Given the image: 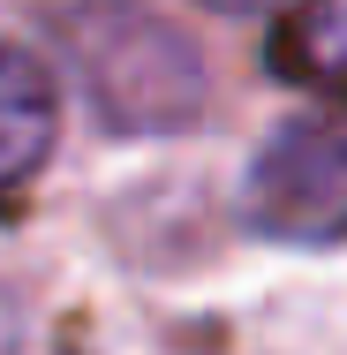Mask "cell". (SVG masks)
<instances>
[{
	"instance_id": "obj_4",
	"label": "cell",
	"mask_w": 347,
	"mask_h": 355,
	"mask_svg": "<svg viewBox=\"0 0 347 355\" xmlns=\"http://www.w3.org/2000/svg\"><path fill=\"white\" fill-rule=\"evenodd\" d=\"M265 69L294 91L347 106V0H317V8L279 15L265 31Z\"/></svg>"
},
{
	"instance_id": "obj_2",
	"label": "cell",
	"mask_w": 347,
	"mask_h": 355,
	"mask_svg": "<svg viewBox=\"0 0 347 355\" xmlns=\"http://www.w3.org/2000/svg\"><path fill=\"white\" fill-rule=\"evenodd\" d=\"M242 227L279 250L347 242V114H294L242 166Z\"/></svg>"
},
{
	"instance_id": "obj_5",
	"label": "cell",
	"mask_w": 347,
	"mask_h": 355,
	"mask_svg": "<svg viewBox=\"0 0 347 355\" xmlns=\"http://www.w3.org/2000/svg\"><path fill=\"white\" fill-rule=\"evenodd\" d=\"M0 355H15V302H8V287H0Z\"/></svg>"
},
{
	"instance_id": "obj_1",
	"label": "cell",
	"mask_w": 347,
	"mask_h": 355,
	"mask_svg": "<svg viewBox=\"0 0 347 355\" xmlns=\"http://www.w3.org/2000/svg\"><path fill=\"white\" fill-rule=\"evenodd\" d=\"M46 31L61 38L75 83L91 98V114L114 129V137H174V129H197L211 98V69L204 46L151 15V8H114V0H91V8H53Z\"/></svg>"
},
{
	"instance_id": "obj_3",
	"label": "cell",
	"mask_w": 347,
	"mask_h": 355,
	"mask_svg": "<svg viewBox=\"0 0 347 355\" xmlns=\"http://www.w3.org/2000/svg\"><path fill=\"white\" fill-rule=\"evenodd\" d=\"M61 144V76L38 46L0 38V205L23 197Z\"/></svg>"
}]
</instances>
